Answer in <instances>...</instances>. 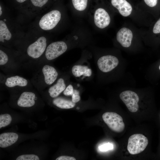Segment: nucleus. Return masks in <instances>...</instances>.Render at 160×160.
Wrapping results in <instances>:
<instances>
[{"label": "nucleus", "mask_w": 160, "mask_h": 160, "mask_svg": "<svg viewBox=\"0 0 160 160\" xmlns=\"http://www.w3.org/2000/svg\"><path fill=\"white\" fill-rule=\"evenodd\" d=\"M117 41L124 47H128L130 46L133 38V34L129 29L123 27L117 32L116 36Z\"/></svg>", "instance_id": "9"}, {"label": "nucleus", "mask_w": 160, "mask_h": 160, "mask_svg": "<svg viewBox=\"0 0 160 160\" xmlns=\"http://www.w3.org/2000/svg\"><path fill=\"white\" fill-rule=\"evenodd\" d=\"M19 3H22L26 0H16Z\"/></svg>", "instance_id": "30"}, {"label": "nucleus", "mask_w": 160, "mask_h": 160, "mask_svg": "<svg viewBox=\"0 0 160 160\" xmlns=\"http://www.w3.org/2000/svg\"><path fill=\"white\" fill-rule=\"evenodd\" d=\"M74 89L71 84L69 85L63 91V94L66 96H72L74 92Z\"/></svg>", "instance_id": "25"}, {"label": "nucleus", "mask_w": 160, "mask_h": 160, "mask_svg": "<svg viewBox=\"0 0 160 160\" xmlns=\"http://www.w3.org/2000/svg\"><path fill=\"white\" fill-rule=\"evenodd\" d=\"M16 160H39V158L34 154L22 155L18 156Z\"/></svg>", "instance_id": "21"}, {"label": "nucleus", "mask_w": 160, "mask_h": 160, "mask_svg": "<svg viewBox=\"0 0 160 160\" xmlns=\"http://www.w3.org/2000/svg\"><path fill=\"white\" fill-rule=\"evenodd\" d=\"M12 36L11 33L4 22L0 21V41L4 42V40H9Z\"/></svg>", "instance_id": "18"}, {"label": "nucleus", "mask_w": 160, "mask_h": 160, "mask_svg": "<svg viewBox=\"0 0 160 160\" xmlns=\"http://www.w3.org/2000/svg\"><path fill=\"white\" fill-rule=\"evenodd\" d=\"M94 20L95 25L98 28L103 29L109 25L111 22V18L105 9L99 8L94 12Z\"/></svg>", "instance_id": "8"}, {"label": "nucleus", "mask_w": 160, "mask_h": 160, "mask_svg": "<svg viewBox=\"0 0 160 160\" xmlns=\"http://www.w3.org/2000/svg\"><path fill=\"white\" fill-rule=\"evenodd\" d=\"M52 103L57 107L64 109L73 108L76 105V103L73 102L72 100L60 97L55 98L53 100Z\"/></svg>", "instance_id": "17"}, {"label": "nucleus", "mask_w": 160, "mask_h": 160, "mask_svg": "<svg viewBox=\"0 0 160 160\" xmlns=\"http://www.w3.org/2000/svg\"><path fill=\"white\" fill-rule=\"evenodd\" d=\"M71 96L72 101L74 103H77L80 100L79 92L77 90L74 89L73 93Z\"/></svg>", "instance_id": "24"}, {"label": "nucleus", "mask_w": 160, "mask_h": 160, "mask_svg": "<svg viewBox=\"0 0 160 160\" xmlns=\"http://www.w3.org/2000/svg\"><path fill=\"white\" fill-rule=\"evenodd\" d=\"M145 4L148 7H153L158 4L159 0H143Z\"/></svg>", "instance_id": "27"}, {"label": "nucleus", "mask_w": 160, "mask_h": 160, "mask_svg": "<svg viewBox=\"0 0 160 160\" xmlns=\"http://www.w3.org/2000/svg\"><path fill=\"white\" fill-rule=\"evenodd\" d=\"M71 71L73 75L76 77L82 76L89 77L92 74L91 69L87 66L80 64L73 66L71 69Z\"/></svg>", "instance_id": "15"}, {"label": "nucleus", "mask_w": 160, "mask_h": 160, "mask_svg": "<svg viewBox=\"0 0 160 160\" xmlns=\"http://www.w3.org/2000/svg\"><path fill=\"white\" fill-rule=\"evenodd\" d=\"M159 69L160 70V65L159 66Z\"/></svg>", "instance_id": "32"}, {"label": "nucleus", "mask_w": 160, "mask_h": 160, "mask_svg": "<svg viewBox=\"0 0 160 160\" xmlns=\"http://www.w3.org/2000/svg\"><path fill=\"white\" fill-rule=\"evenodd\" d=\"M102 117L104 122L112 131L120 133L124 129L125 125L123 119L117 113L106 112L103 114Z\"/></svg>", "instance_id": "2"}, {"label": "nucleus", "mask_w": 160, "mask_h": 160, "mask_svg": "<svg viewBox=\"0 0 160 160\" xmlns=\"http://www.w3.org/2000/svg\"><path fill=\"white\" fill-rule=\"evenodd\" d=\"M73 5L77 10L82 11L86 8L88 0H72Z\"/></svg>", "instance_id": "19"}, {"label": "nucleus", "mask_w": 160, "mask_h": 160, "mask_svg": "<svg viewBox=\"0 0 160 160\" xmlns=\"http://www.w3.org/2000/svg\"><path fill=\"white\" fill-rule=\"evenodd\" d=\"M113 148V145L109 143H105L99 146V148L101 151H106Z\"/></svg>", "instance_id": "23"}, {"label": "nucleus", "mask_w": 160, "mask_h": 160, "mask_svg": "<svg viewBox=\"0 0 160 160\" xmlns=\"http://www.w3.org/2000/svg\"><path fill=\"white\" fill-rule=\"evenodd\" d=\"M0 15L1 16L2 14V12L1 11V6H0Z\"/></svg>", "instance_id": "31"}, {"label": "nucleus", "mask_w": 160, "mask_h": 160, "mask_svg": "<svg viewBox=\"0 0 160 160\" xmlns=\"http://www.w3.org/2000/svg\"><path fill=\"white\" fill-rule=\"evenodd\" d=\"M61 17V14L59 11L52 10L41 17L39 22V26L44 30H51L57 25Z\"/></svg>", "instance_id": "3"}, {"label": "nucleus", "mask_w": 160, "mask_h": 160, "mask_svg": "<svg viewBox=\"0 0 160 160\" xmlns=\"http://www.w3.org/2000/svg\"><path fill=\"white\" fill-rule=\"evenodd\" d=\"M8 58L7 55L2 50H0V65H3L7 62Z\"/></svg>", "instance_id": "22"}, {"label": "nucleus", "mask_w": 160, "mask_h": 160, "mask_svg": "<svg viewBox=\"0 0 160 160\" xmlns=\"http://www.w3.org/2000/svg\"><path fill=\"white\" fill-rule=\"evenodd\" d=\"M46 39L45 37L41 36L39 38L28 47L27 53L28 55L34 59L40 57L46 49Z\"/></svg>", "instance_id": "6"}, {"label": "nucleus", "mask_w": 160, "mask_h": 160, "mask_svg": "<svg viewBox=\"0 0 160 160\" xmlns=\"http://www.w3.org/2000/svg\"><path fill=\"white\" fill-rule=\"evenodd\" d=\"M111 3L113 6L116 8L123 16H129L132 11V5L127 0H111Z\"/></svg>", "instance_id": "10"}, {"label": "nucleus", "mask_w": 160, "mask_h": 160, "mask_svg": "<svg viewBox=\"0 0 160 160\" xmlns=\"http://www.w3.org/2000/svg\"><path fill=\"white\" fill-rule=\"evenodd\" d=\"M66 88L64 80L60 78L58 79L55 84L49 88L48 92L51 97L56 98L63 92Z\"/></svg>", "instance_id": "14"}, {"label": "nucleus", "mask_w": 160, "mask_h": 160, "mask_svg": "<svg viewBox=\"0 0 160 160\" xmlns=\"http://www.w3.org/2000/svg\"><path fill=\"white\" fill-rule=\"evenodd\" d=\"M119 61L116 57L111 55H106L100 57L97 62L98 68L104 73L109 72L118 65Z\"/></svg>", "instance_id": "7"}, {"label": "nucleus", "mask_w": 160, "mask_h": 160, "mask_svg": "<svg viewBox=\"0 0 160 160\" xmlns=\"http://www.w3.org/2000/svg\"><path fill=\"white\" fill-rule=\"evenodd\" d=\"M12 118L9 114L6 113L0 115V129L9 125L11 122Z\"/></svg>", "instance_id": "20"}, {"label": "nucleus", "mask_w": 160, "mask_h": 160, "mask_svg": "<svg viewBox=\"0 0 160 160\" xmlns=\"http://www.w3.org/2000/svg\"><path fill=\"white\" fill-rule=\"evenodd\" d=\"M27 84L28 81L26 79L18 76L7 78L5 82V85L9 87H12L16 86L25 87Z\"/></svg>", "instance_id": "16"}, {"label": "nucleus", "mask_w": 160, "mask_h": 160, "mask_svg": "<svg viewBox=\"0 0 160 160\" xmlns=\"http://www.w3.org/2000/svg\"><path fill=\"white\" fill-rule=\"evenodd\" d=\"M18 135L14 132H6L0 135V147L5 148L15 143L18 140Z\"/></svg>", "instance_id": "13"}, {"label": "nucleus", "mask_w": 160, "mask_h": 160, "mask_svg": "<svg viewBox=\"0 0 160 160\" xmlns=\"http://www.w3.org/2000/svg\"><path fill=\"white\" fill-rule=\"evenodd\" d=\"M68 49L66 44L63 41L53 42L47 47L45 56L49 60H52L65 52Z\"/></svg>", "instance_id": "5"}, {"label": "nucleus", "mask_w": 160, "mask_h": 160, "mask_svg": "<svg viewBox=\"0 0 160 160\" xmlns=\"http://www.w3.org/2000/svg\"><path fill=\"white\" fill-rule=\"evenodd\" d=\"M45 83L47 85L52 84L57 79L58 73L53 66L48 65H44L42 69Z\"/></svg>", "instance_id": "12"}, {"label": "nucleus", "mask_w": 160, "mask_h": 160, "mask_svg": "<svg viewBox=\"0 0 160 160\" xmlns=\"http://www.w3.org/2000/svg\"><path fill=\"white\" fill-rule=\"evenodd\" d=\"M56 160H76V159L73 157L62 156L57 157Z\"/></svg>", "instance_id": "29"}, {"label": "nucleus", "mask_w": 160, "mask_h": 160, "mask_svg": "<svg viewBox=\"0 0 160 160\" xmlns=\"http://www.w3.org/2000/svg\"><path fill=\"white\" fill-rule=\"evenodd\" d=\"M148 143L147 138L140 134H136L131 136L128 139L127 150L132 155L138 154L143 152Z\"/></svg>", "instance_id": "1"}, {"label": "nucleus", "mask_w": 160, "mask_h": 160, "mask_svg": "<svg viewBox=\"0 0 160 160\" xmlns=\"http://www.w3.org/2000/svg\"><path fill=\"white\" fill-rule=\"evenodd\" d=\"M32 4L36 7H41L45 5L48 0H31Z\"/></svg>", "instance_id": "26"}, {"label": "nucleus", "mask_w": 160, "mask_h": 160, "mask_svg": "<svg viewBox=\"0 0 160 160\" xmlns=\"http://www.w3.org/2000/svg\"><path fill=\"white\" fill-rule=\"evenodd\" d=\"M35 95L31 92H25L20 95L17 101V105L21 107H30L35 104Z\"/></svg>", "instance_id": "11"}, {"label": "nucleus", "mask_w": 160, "mask_h": 160, "mask_svg": "<svg viewBox=\"0 0 160 160\" xmlns=\"http://www.w3.org/2000/svg\"><path fill=\"white\" fill-rule=\"evenodd\" d=\"M119 97L130 112L134 113L137 111L139 98L135 92L130 90L125 91L121 93Z\"/></svg>", "instance_id": "4"}, {"label": "nucleus", "mask_w": 160, "mask_h": 160, "mask_svg": "<svg viewBox=\"0 0 160 160\" xmlns=\"http://www.w3.org/2000/svg\"><path fill=\"white\" fill-rule=\"evenodd\" d=\"M153 31V32L155 34L160 33V18L155 24Z\"/></svg>", "instance_id": "28"}]
</instances>
